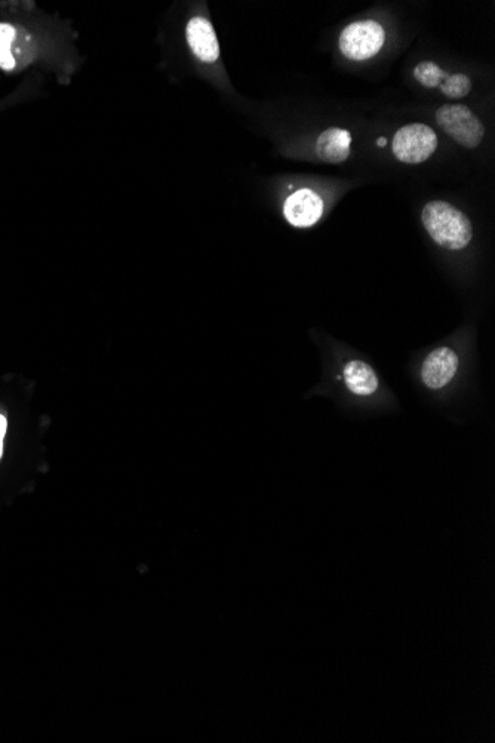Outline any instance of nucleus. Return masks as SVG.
<instances>
[{"label":"nucleus","mask_w":495,"mask_h":743,"mask_svg":"<svg viewBox=\"0 0 495 743\" xmlns=\"http://www.w3.org/2000/svg\"><path fill=\"white\" fill-rule=\"evenodd\" d=\"M424 229L430 238L451 251L464 250L472 242L473 226L466 214L445 201L426 204L421 213Z\"/></svg>","instance_id":"obj_1"},{"label":"nucleus","mask_w":495,"mask_h":743,"mask_svg":"<svg viewBox=\"0 0 495 743\" xmlns=\"http://www.w3.org/2000/svg\"><path fill=\"white\" fill-rule=\"evenodd\" d=\"M36 41L26 26L0 21V70L17 73L32 66L39 55Z\"/></svg>","instance_id":"obj_2"},{"label":"nucleus","mask_w":495,"mask_h":743,"mask_svg":"<svg viewBox=\"0 0 495 743\" xmlns=\"http://www.w3.org/2000/svg\"><path fill=\"white\" fill-rule=\"evenodd\" d=\"M436 122L445 134L464 149H476L484 141L485 125L464 104H444L436 110Z\"/></svg>","instance_id":"obj_3"},{"label":"nucleus","mask_w":495,"mask_h":743,"mask_svg":"<svg viewBox=\"0 0 495 743\" xmlns=\"http://www.w3.org/2000/svg\"><path fill=\"white\" fill-rule=\"evenodd\" d=\"M386 42L384 27L375 20H361L344 27L338 39L341 54L352 61L375 57Z\"/></svg>","instance_id":"obj_4"},{"label":"nucleus","mask_w":495,"mask_h":743,"mask_svg":"<svg viewBox=\"0 0 495 743\" xmlns=\"http://www.w3.org/2000/svg\"><path fill=\"white\" fill-rule=\"evenodd\" d=\"M438 149V135L424 124H410L399 128L392 141V152L404 164H423Z\"/></svg>","instance_id":"obj_5"},{"label":"nucleus","mask_w":495,"mask_h":743,"mask_svg":"<svg viewBox=\"0 0 495 743\" xmlns=\"http://www.w3.org/2000/svg\"><path fill=\"white\" fill-rule=\"evenodd\" d=\"M285 219L300 229L315 226L324 216V199L310 189H300L285 201Z\"/></svg>","instance_id":"obj_6"},{"label":"nucleus","mask_w":495,"mask_h":743,"mask_svg":"<svg viewBox=\"0 0 495 743\" xmlns=\"http://www.w3.org/2000/svg\"><path fill=\"white\" fill-rule=\"evenodd\" d=\"M457 353L450 348H439L433 350L423 362L421 368V379L424 385L433 391L445 388L454 379L458 370Z\"/></svg>","instance_id":"obj_7"},{"label":"nucleus","mask_w":495,"mask_h":743,"mask_svg":"<svg viewBox=\"0 0 495 743\" xmlns=\"http://www.w3.org/2000/svg\"><path fill=\"white\" fill-rule=\"evenodd\" d=\"M187 44L193 54L204 63H215L220 58V44L211 21L195 17L187 23Z\"/></svg>","instance_id":"obj_8"},{"label":"nucleus","mask_w":495,"mask_h":743,"mask_svg":"<svg viewBox=\"0 0 495 743\" xmlns=\"http://www.w3.org/2000/svg\"><path fill=\"white\" fill-rule=\"evenodd\" d=\"M352 135L349 131L332 127L322 132L316 141V153L325 164H341L350 156Z\"/></svg>","instance_id":"obj_9"},{"label":"nucleus","mask_w":495,"mask_h":743,"mask_svg":"<svg viewBox=\"0 0 495 743\" xmlns=\"http://www.w3.org/2000/svg\"><path fill=\"white\" fill-rule=\"evenodd\" d=\"M344 382L352 394L371 396L378 389V377L371 365L364 361L347 362L343 370Z\"/></svg>","instance_id":"obj_10"},{"label":"nucleus","mask_w":495,"mask_h":743,"mask_svg":"<svg viewBox=\"0 0 495 743\" xmlns=\"http://www.w3.org/2000/svg\"><path fill=\"white\" fill-rule=\"evenodd\" d=\"M447 76L448 73L444 72L433 61H421L414 69L415 81L424 88L435 89L441 87L442 82L447 79Z\"/></svg>","instance_id":"obj_11"},{"label":"nucleus","mask_w":495,"mask_h":743,"mask_svg":"<svg viewBox=\"0 0 495 743\" xmlns=\"http://www.w3.org/2000/svg\"><path fill=\"white\" fill-rule=\"evenodd\" d=\"M439 89L448 98L460 100V98L467 97L472 91V81H470L469 76L463 75V73H455V75H448Z\"/></svg>","instance_id":"obj_12"},{"label":"nucleus","mask_w":495,"mask_h":743,"mask_svg":"<svg viewBox=\"0 0 495 743\" xmlns=\"http://www.w3.org/2000/svg\"><path fill=\"white\" fill-rule=\"evenodd\" d=\"M6 434V419L5 417L0 414V457H2L3 453V438H5Z\"/></svg>","instance_id":"obj_13"}]
</instances>
